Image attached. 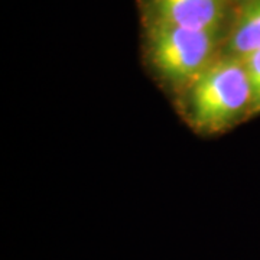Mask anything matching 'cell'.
<instances>
[{
	"mask_svg": "<svg viewBox=\"0 0 260 260\" xmlns=\"http://www.w3.org/2000/svg\"><path fill=\"white\" fill-rule=\"evenodd\" d=\"M182 117L200 135H218L253 114L250 78L240 58L218 56L177 97Z\"/></svg>",
	"mask_w": 260,
	"mask_h": 260,
	"instance_id": "cell-1",
	"label": "cell"
},
{
	"mask_svg": "<svg viewBox=\"0 0 260 260\" xmlns=\"http://www.w3.org/2000/svg\"><path fill=\"white\" fill-rule=\"evenodd\" d=\"M224 35L143 22V56L155 78L178 97L221 55Z\"/></svg>",
	"mask_w": 260,
	"mask_h": 260,
	"instance_id": "cell-2",
	"label": "cell"
},
{
	"mask_svg": "<svg viewBox=\"0 0 260 260\" xmlns=\"http://www.w3.org/2000/svg\"><path fill=\"white\" fill-rule=\"evenodd\" d=\"M142 20L181 28L225 32L232 13L229 0H139Z\"/></svg>",
	"mask_w": 260,
	"mask_h": 260,
	"instance_id": "cell-3",
	"label": "cell"
},
{
	"mask_svg": "<svg viewBox=\"0 0 260 260\" xmlns=\"http://www.w3.org/2000/svg\"><path fill=\"white\" fill-rule=\"evenodd\" d=\"M260 51V0H240L224 35L223 55L243 59Z\"/></svg>",
	"mask_w": 260,
	"mask_h": 260,
	"instance_id": "cell-4",
	"label": "cell"
},
{
	"mask_svg": "<svg viewBox=\"0 0 260 260\" xmlns=\"http://www.w3.org/2000/svg\"><path fill=\"white\" fill-rule=\"evenodd\" d=\"M243 62L249 74L253 90V114H260V51L244 56Z\"/></svg>",
	"mask_w": 260,
	"mask_h": 260,
	"instance_id": "cell-5",
	"label": "cell"
},
{
	"mask_svg": "<svg viewBox=\"0 0 260 260\" xmlns=\"http://www.w3.org/2000/svg\"><path fill=\"white\" fill-rule=\"evenodd\" d=\"M229 2H232V3H236V2H240V0H229Z\"/></svg>",
	"mask_w": 260,
	"mask_h": 260,
	"instance_id": "cell-6",
	"label": "cell"
}]
</instances>
